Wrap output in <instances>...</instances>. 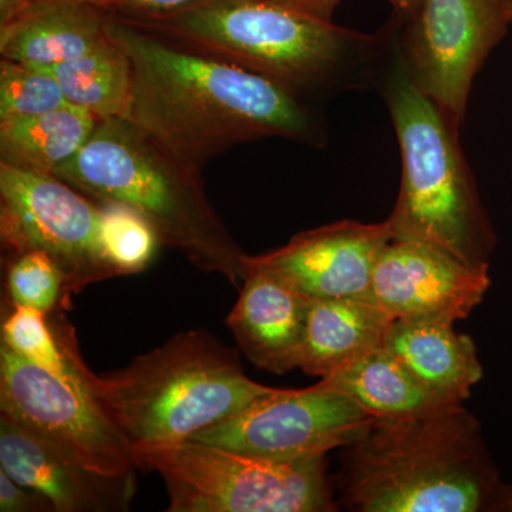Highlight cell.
<instances>
[{
  "mask_svg": "<svg viewBox=\"0 0 512 512\" xmlns=\"http://www.w3.org/2000/svg\"><path fill=\"white\" fill-rule=\"evenodd\" d=\"M0 417L50 441L104 476L134 473L131 444L69 366L67 375L0 345Z\"/></svg>",
  "mask_w": 512,
  "mask_h": 512,
  "instance_id": "9c48e42d",
  "label": "cell"
},
{
  "mask_svg": "<svg viewBox=\"0 0 512 512\" xmlns=\"http://www.w3.org/2000/svg\"><path fill=\"white\" fill-rule=\"evenodd\" d=\"M134 458L163 478L168 512L336 510L326 456L262 460L187 440L136 448Z\"/></svg>",
  "mask_w": 512,
  "mask_h": 512,
  "instance_id": "52a82bcc",
  "label": "cell"
},
{
  "mask_svg": "<svg viewBox=\"0 0 512 512\" xmlns=\"http://www.w3.org/2000/svg\"><path fill=\"white\" fill-rule=\"evenodd\" d=\"M488 268H474L436 245L393 238L377 262L373 301L393 320L466 319L490 289Z\"/></svg>",
  "mask_w": 512,
  "mask_h": 512,
  "instance_id": "4fadbf2b",
  "label": "cell"
},
{
  "mask_svg": "<svg viewBox=\"0 0 512 512\" xmlns=\"http://www.w3.org/2000/svg\"><path fill=\"white\" fill-rule=\"evenodd\" d=\"M67 104L55 77L15 60L0 62V123L40 116Z\"/></svg>",
  "mask_w": 512,
  "mask_h": 512,
  "instance_id": "603a6c76",
  "label": "cell"
},
{
  "mask_svg": "<svg viewBox=\"0 0 512 512\" xmlns=\"http://www.w3.org/2000/svg\"><path fill=\"white\" fill-rule=\"evenodd\" d=\"M494 510L511 511L512 512V488H507L504 493L500 494V501L491 504Z\"/></svg>",
  "mask_w": 512,
  "mask_h": 512,
  "instance_id": "1f68e13d",
  "label": "cell"
},
{
  "mask_svg": "<svg viewBox=\"0 0 512 512\" xmlns=\"http://www.w3.org/2000/svg\"><path fill=\"white\" fill-rule=\"evenodd\" d=\"M393 239L389 221L345 220L295 235L262 255H245V268L275 276L309 301L372 298L373 274Z\"/></svg>",
  "mask_w": 512,
  "mask_h": 512,
  "instance_id": "7c38bea8",
  "label": "cell"
},
{
  "mask_svg": "<svg viewBox=\"0 0 512 512\" xmlns=\"http://www.w3.org/2000/svg\"><path fill=\"white\" fill-rule=\"evenodd\" d=\"M406 369L446 404H463L483 377L476 343L439 320H393L384 340Z\"/></svg>",
  "mask_w": 512,
  "mask_h": 512,
  "instance_id": "2e32d148",
  "label": "cell"
},
{
  "mask_svg": "<svg viewBox=\"0 0 512 512\" xmlns=\"http://www.w3.org/2000/svg\"><path fill=\"white\" fill-rule=\"evenodd\" d=\"M393 319L370 298L309 301L303 373L325 379L384 346Z\"/></svg>",
  "mask_w": 512,
  "mask_h": 512,
  "instance_id": "e0dca14e",
  "label": "cell"
},
{
  "mask_svg": "<svg viewBox=\"0 0 512 512\" xmlns=\"http://www.w3.org/2000/svg\"><path fill=\"white\" fill-rule=\"evenodd\" d=\"M109 12L83 5H32L0 28V55L32 67L55 66L92 52L109 39Z\"/></svg>",
  "mask_w": 512,
  "mask_h": 512,
  "instance_id": "ac0fdd59",
  "label": "cell"
},
{
  "mask_svg": "<svg viewBox=\"0 0 512 512\" xmlns=\"http://www.w3.org/2000/svg\"><path fill=\"white\" fill-rule=\"evenodd\" d=\"M0 470L45 495L56 512L128 511L136 493L134 473H96L36 433L0 417Z\"/></svg>",
  "mask_w": 512,
  "mask_h": 512,
  "instance_id": "5bb4252c",
  "label": "cell"
},
{
  "mask_svg": "<svg viewBox=\"0 0 512 512\" xmlns=\"http://www.w3.org/2000/svg\"><path fill=\"white\" fill-rule=\"evenodd\" d=\"M387 2L393 6L399 18L404 20L413 16V13L419 8L420 0H387Z\"/></svg>",
  "mask_w": 512,
  "mask_h": 512,
  "instance_id": "4dcf8cb0",
  "label": "cell"
},
{
  "mask_svg": "<svg viewBox=\"0 0 512 512\" xmlns=\"http://www.w3.org/2000/svg\"><path fill=\"white\" fill-rule=\"evenodd\" d=\"M322 380L375 419H406L450 406L433 396L384 346Z\"/></svg>",
  "mask_w": 512,
  "mask_h": 512,
  "instance_id": "ffe728a7",
  "label": "cell"
},
{
  "mask_svg": "<svg viewBox=\"0 0 512 512\" xmlns=\"http://www.w3.org/2000/svg\"><path fill=\"white\" fill-rule=\"evenodd\" d=\"M210 0H114V12L124 18L163 16Z\"/></svg>",
  "mask_w": 512,
  "mask_h": 512,
  "instance_id": "4316f807",
  "label": "cell"
},
{
  "mask_svg": "<svg viewBox=\"0 0 512 512\" xmlns=\"http://www.w3.org/2000/svg\"><path fill=\"white\" fill-rule=\"evenodd\" d=\"M67 363L128 443L136 448L191 440L275 387L245 375L238 353L207 330H187L123 369L96 375L62 315L52 319Z\"/></svg>",
  "mask_w": 512,
  "mask_h": 512,
  "instance_id": "3957f363",
  "label": "cell"
},
{
  "mask_svg": "<svg viewBox=\"0 0 512 512\" xmlns=\"http://www.w3.org/2000/svg\"><path fill=\"white\" fill-rule=\"evenodd\" d=\"M32 8V0H0V28L12 25Z\"/></svg>",
  "mask_w": 512,
  "mask_h": 512,
  "instance_id": "f1b7e54d",
  "label": "cell"
},
{
  "mask_svg": "<svg viewBox=\"0 0 512 512\" xmlns=\"http://www.w3.org/2000/svg\"><path fill=\"white\" fill-rule=\"evenodd\" d=\"M6 289L12 305L26 306L50 315L62 308L63 275L45 252L29 251L9 256Z\"/></svg>",
  "mask_w": 512,
  "mask_h": 512,
  "instance_id": "d4e9b609",
  "label": "cell"
},
{
  "mask_svg": "<svg viewBox=\"0 0 512 512\" xmlns=\"http://www.w3.org/2000/svg\"><path fill=\"white\" fill-rule=\"evenodd\" d=\"M392 45L414 83L463 126L474 79L512 25L507 0H420Z\"/></svg>",
  "mask_w": 512,
  "mask_h": 512,
  "instance_id": "30bf717a",
  "label": "cell"
},
{
  "mask_svg": "<svg viewBox=\"0 0 512 512\" xmlns=\"http://www.w3.org/2000/svg\"><path fill=\"white\" fill-rule=\"evenodd\" d=\"M107 35L126 52L133 86L124 119L181 163L202 171L228 148L279 137L328 141L308 97L237 64L173 42L109 13Z\"/></svg>",
  "mask_w": 512,
  "mask_h": 512,
  "instance_id": "6da1fadb",
  "label": "cell"
},
{
  "mask_svg": "<svg viewBox=\"0 0 512 512\" xmlns=\"http://www.w3.org/2000/svg\"><path fill=\"white\" fill-rule=\"evenodd\" d=\"M99 205L104 244L119 276L144 271L161 245L156 229L127 205L117 202H99Z\"/></svg>",
  "mask_w": 512,
  "mask_h": 512,
  "instance_id": "7402d4cb",
  "label": "cell"
},
{
  "mask_svg": "<svg viewBox=\"0 0 512 512\" xmlns=\"http://www.w3.org/2000/svg\"><path fill=\"white\" fill-rule=\"evenodd\" d=\"M99 121L90 111L73 104L29 119L3 121L0 161L55 175L82 151Z\"/></svg>",
  "mask_w": 512,
  "mask_h": 512,
  "instance_id": "d6986e66",
  "label": "cell"
},
{
  "mask_svg": "<svg viewBox=\"0 0 512 512\" xmlns=\"http://www.w3.org/2000/svg\"><path fill=\"white\" fill-rule=\"evenodd\" d=\"M274 2L285 3L313 13V15L322 16V18L332 19L333 13L338 9L340 0H274Z\"/></svg>",
  "mask_w": 512,
  "mask_h": 512,
  "instance_id": "83f0119b",
  "label": "cell"
},
{
  "mask_svg": "<svg viewBox=\"0 0 512 512\" xmlns=\"http://www.w3.org/2000/svg\"><path fill=\"white\" fill-rule=\"evenodd\" d=\"M35 69L55 77L69 104L90 111L97 119L126 116L133 86L131 63L110 37L70 62Z\"/></svg>",
  "mask_w": 512,
  "mask_h": 512,
  "instance_id": "44dd1931",
  "label": "cell"
},
{
  "mask_svg": "<svg viewBox=\"0 0 512 512\" xmlns=\"http://www.w3.org/2000/svg\"><path fill=\"white\" fill-rule=\"evenodd\" d=\"M507 2H508V5H510L511 12H512V0H507Z\"/></svg>",
  "mask_w": 512,
  "mask_h": 512,
  "instance_id": "d6a6232c",
  "label": "cell"
},
{
  "mask_svg": "<svg viewBox=\"0 0 512 512\" xmlns=\"http://www.w3.org/2000/svg\"><path fill=\"white\" fill-rule=\"evenodd\" d=\"M339 487L360 512H477L500 485L480 423L463 404L375 419L345 447Z\"/></svg>",
  "mask_w": 512,
  "mask_h": 512,
  "instance_id": "277c9868",
  "label": "cell"
},
{
  "mask_svg": "<svg viewBox=\"0 0 512 512\" xmlns=\"http://www.w3.org/2000/svg\"><path fill=\"white\" fill-rule=\"evenodd\" d=\"M375 417L320 379L306 389H274L191 440L244 456L296 461L350 446Z\"/></svg>",
  "mask_w": 512,
  "mask_h": 512,
  "instance_id": "8fae6325",
  "label": "cell"
},
{
  "mask_svg": "<svg viewBox=\"0 0 512 512\" xmlns=\"http://www.w3.org/2000/svg\"><path fill=\"white\" fill-rule=\"evenodd\" d=\"M32 5H83L114 12V0H32Z\"/></svg>",
  "mask_w": 512,
  "mask_h": 512,
  "instance_id": "f546056e",
  "label": "cell"
},
{
  "mask_svg": "<svg viewBox=\"0 0 512 512\" xmlns=\"http://www.w3.org/2000/svg\"><path fill=\"white\" fill-rule=\"evenodd\" d=\"M124 19L308 99L380 80L389 49L387 39L274 0H210L168 15Z\"/></svg>",
  "mask_w": 512,
  "mask_h": 512,
  "instance_id": "7a4b0ae2",
  "label": "cell"
},
{
  "mask_svg": "<svg viewBox=\"0 0 512 512\" xmlns=\"http://www.w3.org/2000/svg\"><path fill=\"white\" fill-rule=\"evenodd\" d=\"M2 320V343L29 362L59 373H69V363L49 315L12 305Z\"/></svg>",
  "mask_w": 512,
  "mask_h": 512,
  "instance_id": "cb8c5ba5",
  "label": "cell"
},
{
  "mask_svg": "<svg viewBox=\"0 0 512 512\" xmlns=\"http://www.w3.org/2000/svg\"><path fill=\"white\" fill-rule=\"evenodd\" d=\"M309 299L261 269L247 268L227 326L249 362L285 375L301 365Z\"/></svg>",
  "mask_w": 512,
  "mask_h": 512,
  "instance_id": "9a60e30c",
  "label": "cell"
},
{
  "mask_svg": "<svg viewBox=\"0 0 512 512\" xmlns=\"http://www.w3.org/2000/svg\"><path fill=\"white\" fill-rule=\"evenodd\" d=\"M0 511L56 512V508L45 495L19 484L0 470Z\"/></svg>",
  "mask_w": 512,
  "mask_h": 512,
  "instance_id": "484cf974",
  "label": "cell"
},
{
  "mask_svg": "<svg viewBox=\"0 0 512 512\" xmlns=\"http://www.w3.org/2000/svg\"><path fill=\"white\" fill-rule=\"evenodd\" d=\"M0 238L9 256L45 252L63 275L62 308L86 286L116 278L99 202L55 175L0 161Z\"/></svg>",
  "mask_w": 512,
  "mask_h": 512,
  "instance_id": "ba28073f",
  "label": "cell"
},
{
  "mask_svg": "<svg viewBox=\"0 0 512 512\" xmlns=\"http://www.w3.org/2000/svg\"><path fill=\"white\" fill-rule=\"evenodd\" d=\"M55 177L94 201L127 205L153 225L161 245L242 288L247 254L208 201L200 171L131 121L100 120L86 146Z\"/></svg>",
  "mask_w": 512,
  "mask_h": 512,
  "instance_id": "5b68a950",
  "label": "cell"
},
{
  "mask_svg": "<svg viewBox=\"0 0 512 512\" xmlns=\"http://www.w3.org/2000/svg\"><path fill=\"white\" fill-rule=\"evenodd\" d=\"M383 96L402 156V184L390 217L393 238L436 245L474 268H490L495 247L456 121L423 92L389 40Z\"/></svg>",
  "mask_w": 512,
  "mask_h": 512,
  "instance_id": "8992f818",
  "label": "cell"
}]
</instances>
